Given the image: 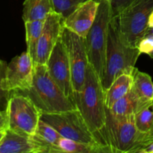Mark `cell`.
<instances>
[{"label": "cell", "instance_id": "obj_1", "mask_svg": "<svg viewBox=\"0 0 153 153\" xmlns=\"http://www.w3.org/2000/svg\"><path fill=\"white\" fill-rule=\"evenodd\" d=\"M74 102L91 131L109 149L105 137L107 121L105 91L101 79L90 64L82 91L74 94Z\"/></svg>", "mask_w": 153, "mask_h": 153}, {"label": "cell", "instance_id": "obj_2", "mask_svg": "<svg viewBox=\"0 0 153 153\" xmlns=\"http://www.w3.org/2000/svg\"><path fill=\"white\" fill-rule=\"evenodd\" d=\"M21 94L31 100L42 113H59L78 109L74 101L67 97L51 78L46 64H34L32 85Z\"/></svg>", "mask_w": 153, "mask_h": 153}, {"label": "cell", "instance_id": "obj_3", "mask_svg": "<svg viewBox=\"0 0 153 153\" xmlns=\"http://www.w3.org/2000/svg\"><path fill=\"white\" fill-rule=\"evenodd\" d=\"M141 55L137 48L126 44L120 38L114 17L110 22L106 48L105 63L102 83L107 91L114 81L120 75L134 74L135 64Z\"/></svg>", "mask_w": 153, "mask_h": 153}, {"label": "cell", "instance_id": "obj_4", "mask_svg": "<svg viewBox=\"0 0 153 153\" xmlns=\"http://www.w3.org/2000/svg\"><path fill=\"white\" fill-rule=\"evenodd\" d=\"M105 137L111 152L114 153H139L153 142V133L145 134L137 129L134 115L117 117L108 108Z\"/></svg>", "mask_w": 153, "mask_h": 153}, {"label": "cell", "instance_id": "obj_5", "mask_svg": "<svg viewBox=\"0 0 153 153\" xmlns=\"http://www.w3.org/2000/svg\"><path fill=\"white\" fill-rule=\"evenodd\" d=\"M97 16L88 35L85 38L89 64L102 80L105 63L106 48L110 22L113 18L110 0H97Z\"/></svg>", "mask_w": 153, "mask_h": 153}, {"label": "cell", "instance_id": "obj_6", "mask_svg": "<svg viewBox=\"0 0 153 153\" xmlns=\"http://www.w3.org/2000/svg\"><path fill=\"white\" fill-rule=\"evenodd\" d=\"M152 9L153 0H134L114 17L121 40L126 44L137 48L147 31Z\"/></svg>", "mask_w": 153, "mask_h": 153}, {"label": "cell", "instance_id": "obj_7", "mask_svg": "<svg viewBox=\"0 0 153 153\" xmlns=\"http://www.w3.org/2000/svg\"><path fill=\"white\" fill-rule=\"evenodd\" d=\"M5 112L7 129L25 137L34 135L41 112L29 97L19 92H11Z\"/></svg>", "mask_w": 153, "mask_h": 153}, {"label": "cell", "instance_id": "obj_8", "mask_svg": "<svg viewBox=\"0 0 153 153\" xmlns=\"http://www.w3.org/2000/svg\"><path fill=\"white\" fill-rule=\"evenodd\" d=\"M40 120L52 126L62 137L82 143L102 146L111 152L110 149L103 145L91 131L79 109L59 113H42Z\"/></svg>", "mask_w": 153, "mask_h": 153}, {"label": "cell", "instance_id": "obj_9", "mask_svg": "<svg viewBox=\"0 0 153 153\" xmlns=\"http://www.w3.org/2000/svg\"><path fill=\"white\" fill-rule=\"evenodd\" d=\"M62 39L70 61L74 94H78L82 91L89 64L85 38L64 27Z\"/></svg>", "mask_w": 153, "mask_h": 153}, {"label": "cell", "instance_id": "obj_10", "mask_svg": "<svg viewBox=\"0 0 153 153\" xmlns=\"http://www.w3.org/2000/svg\"><path fill=\"white\" fill-rule=\"evenodd\" d=\"M34 73V61L27 51L23 52L7 64L3 89L10 93L28 91L32 85Z\"/></svg>", "mask_w": 153, "mask_h": 153}, {"label": "cell", "instance_id": "obj_11", "mask_svg": "<svg viewBox=\"0 0 153 153\" xmlns=\"http://www.w3.org/2000/svg\"><path fill=\"white\" fill-rule=\"evenodd\" d=\"M48 72L63 92L74 101L71 69L62 36L57 42L46 63Z\"/></svg>", "mask_w": 153, "mask_h": 153}, {"label": "cell", "instance_id": "obj_12", "mask_svg": "<svg viewBox=\"0 0 153 153\" xmlns=\"http://www.w3.org/2000/svg\"><path fill=\"white\" fill-rule=\"evenodd\" d=\"M64 21V18L55 11L51 12L46 18L37 45L35 64H46L57 42L62 36Z\"/></svg>", "mask_w": 153, "mask_h": 153}, {"label": "cell", "instance_id": "obj_13", "mask_svg": "<svg viewBox=\"0 0 153 153\" xmlns=\"http://www.w3.org/2000/svg\"><path fill=\"white\" fill-rule=\"evenodd\" d=\"M99 4L97 0H87L82 3L64 19V27L85 38L96 19Z\"/></svg>", "mask_w": 153, "mask_h": 153}, {"label": "cell", "instance_id": "obj_14", "mask_svg": "<svg viewBox=\"0 0 153 153\" xmlns=\"http://www.w3.org/2000/svg\"><path fill=\"white\" fill-rule=\"evenodd\" d=\"M62 136L49 123L40 120L31 137L37 153H57V144Z\"/></svg>", "mask_w": 153, "mask_h": 153}, {"label": "cell", "instance_id": "obj_15", "mask_svg": "<svg viewBox=\"0 0 153 153\" xmlns=\"http://www.w3.org/2000/svg\"><path fill=\"white\" fill-rule=\"evenodd\" d=\"M0 153H37V150L31 137L7 128L0 143Z\"/></svg>", "mask_w": 153, "mask_h": 153}, {"label": "cell", "instance_id": "obj_16", "mask_svg": "<svg viewBox=\"0 0 153 153\" xmlns=\"http://www.w3.org/2000/svg\"><path fill=\"white\" fill-rule=\"evenodd\" d=\"M153 104V103H152ZM140 100L134 94L132 89L129 92L114 104L111 108L108 109L112 115L117 117H124L130 115H134L143 109L152 105Z\"/></svg>", "mask_w": 153, "mask_h": 153}, {"label": "cell", "instance_id": "obj_17", "mask_svg": "<svg viewBox=\"0 0 153 153\" xmlns=\"http://www.w3.org/2000/svg\"><path fill=\"white\" fill-rule=\"evenodd\" d=\"M132 84L133 75L124 73L118 76L105 91L107 108H111L116 102L125 97L131 89Z\"/></svg>", "mask_w": 153, "mask_h": 153}, {"label": "cell", "instance_id": "obj_18", "mask_svg": "<svg viewBox=\"0 0 153 153\" xmlns=\"http://www.w3.org/2000/svg\"><path fill=\"white\" fill-rule=\"evenodd\" d=\"M54 11L52 0H25L22 10L24 22L46 19Z\"/></svg>", "mask_w": 153, "mask_h": 153}, {"label": "cell", "instance_id": "obj_19", "mask_svg": "<svg viewBox=\"0 0 153 153\" xmlns=\"http://www.w3.org/2000/svg\"><path fill=\"white\" fill-rule=\"evenodd\" d=\"M131 89L134 94L146 103H153V82L149 74L139 71L136 68L133 74V84Z\"/></svg>", "mask_w": 153, "mask_h": 153}, {"label": "cell", "instance_id": "obj_20", "mask_svg": "<svg viewBox=\"0 0 153 153\" xmlns=\"http://www.w3.org/2000/svg\"><path fill=\"white\" fill-rule=\"evenodd\" d=\"M57 153H98L108 152L102 146L82 143L61 137L57 144Z\"/></svg>", "mask_w": 153, "mask_h": 153}, {"label": "cell", "instance_id": "obj_21", "mask_svg": "<svg viewBox=\"0 0 153 153\" xmlns=\"http://www.w3.org/2000/svg\"><path fill=\"white\" fill-rule=\"evenodd\" d=\"M25 22V42H26L27 52L31 57L35 64L37 49L39 40L41 36L44 26L45 19L40 20L27 21Z\"/></svg>", "mask_w": 153, "mask_h": 153}, {"label": "cell", "instance_id": "obj_22", "mask_svg": "<svg viewBox=\"0 0 153 153\" xmlns=\"http://www.w3.org/2000/svg\"><path fill=\"white\" fill-rule=\"evenodd\" d=\"M137 129L142 133H153V104L134 114Z\"/></svg>", "mask_w": 153, "mask_h": 153}, {"label": "cell", "instance_id": "obj_23", "mask_svg": "<svg viewBox=\"0 0 153 153\" xmlns=\"http://www.w3.org/2000/svg\"><path fill=\"white\" fill-rule=\"evenodd\" d=\"M85 1L87 0H52L54 11L61 14L64 19Z\"/></svg>", "mask_w": 153, "mask_h": 153}, {"label": "cell", "instance_id": "obj_24", "mask_svg": "<svg viewBox=\"0 0 153 153\" xmlns=\"http://www.w3.org/2000/svg\"><path fill=\"white\" fill-rule=\"evenodd\" d=\"M7 64L0 59V111H5L10 93L5 91L2 88V82L5 76Z\"/></svg>", "mask_w": 153, "mask_h": 153}, {"label": "cell", "instance_id": "obj_25", "mask_svg": "<svg viewBox=\"0 0 153 153\" xmlns=\"http://www.w3.org/2000/svg\"><path fill=\"white\" fill-rule=\"evenodd\" d=\"M140 53L149 54L153 49V35L146 34L141 38L137 46Z\"/></svg>", "mask_w": 153, "mask_h": 153}, {"label": "cell", "instance_id": "obj_26", "mask_svg": "<svg viewBox=\"0 0 153 153\" xmlns=\"http://www.w3.org/2000/svg\"><path fill=\"white\" fill-rule=\"evenodd\" d=\"M134 0H110L113 13V17L117 16L125 7L131 4Z\"/></svg>", "mask_w": 153, "mask_h": 153}, {"label": "cell", "instance_id": "obj_27", "mask_svg": "<svg viewBox=\"0 0 153 153\" xmlns=\"http://www.w3.org/2000/svg\"><path fill=\"white\" fill-rule=\"evenodd\" d=\"M7 128V120L5 111H0V131Z\"/></svg>", "mask_w": 153, "mask_h": 153}, {"label": "cell", "instance_id": "obj_28", "mask_svg": "<svg viewBox=\"0 0 153 153\" xmlns=\"http://www.w3.org/2000/svg\"><path fill=\"white\" fill-rule=\"evenodd\" d=\"M139 153H153V142L149 143L147 146L142 149Z\"/></svg>", "mask_w": 153, "mask_h": 153}, {"label": "cell", "instance_id": "obj_29", "mask_svg": "<svg viewBox=\"0 0 153 153\" xmlns=\"http://www.w3.org/2000/svg\"><path fill=\"white\" fill-rule=\"evenodd\" d=\"M153 28V9L151 12L149 17V22H148V28Z\"/></svg>", "mask_w": 153, "mask_h": 153}, {"label": "cell", "instance_id": "obj_30", "mask_svg": "<svg viewBox=\"0 0 153 153\" xmlns=\"http://www.w3.org/2000/svg\"><path fill=\"white\" fill-rule=\"evenodd\" d=\"M5 131H6V129L5 130H1V131H0V143H1L3 137H4V134H5Z\"/></svg>", "mask_w": 153, "mask_h": 153}, {"label": "cell", "instance_id": "obj_31", "mask_svg": "<svg viewBox=\"0 0 153 153\" xmlns=\"http://www.w3.org/2000/svg\"><path fill=\"white\" fill-rule=\"evenodd\" d=\"M146 34H152L153 35V28H148L147 31H146V34H145V35Z\"/></svg>", "mask_w": 153, "mask_h": 153}, {"label": "cell", "instance_id": "obj_32", "mask_svg": "<svg viewBox=\"0 0 153 153\" xmlns=\"http://www.w3.org/2000/svg\"><path fill=\"white\" fill-rule=\"evenodd\" d=\"M148 55H149V56L151 58H153V49H152V51H151L150 52H149V54H148Z\"/></svg>", "mask_w": 153, "mask_h": 153}]
</instances>
